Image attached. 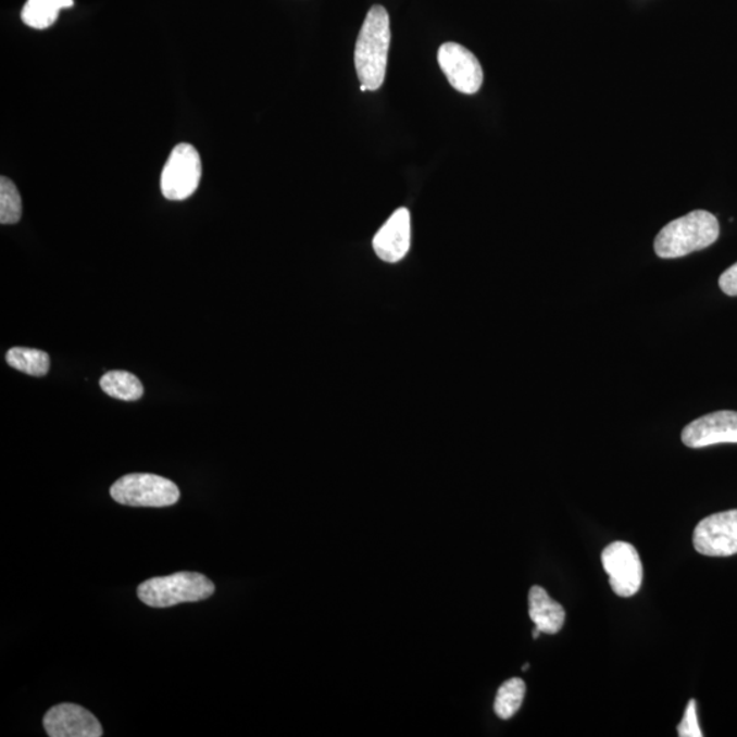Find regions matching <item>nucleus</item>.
<instances>
[{"label": "nucleus", "mask_w": 737, "mask_h": 737, "mask_svg": "<svg viewBox=\"0 0 737 737\" xmlns=\"http://www.w3.org/2000/svg\"><path fill=\"white\" fill-rule=\"evenodd\" d=\"M528 614L538 629L544 634H558L565 622V611L558 601L539 586H533L528 592Z\"/></svg>", "instance_id": "obj_12"}, {"label": "nucleus", "mask_w": 737, "mask_h": 737, "mask_svg": "<svg viewBox=\"0 0 737 737\" xmlns=\"http://www.w3.org/2000/svg\"><path fill=\"white\" fill-rule=\"evenodd\" d=\"M677 732H679L680 737L703 736L701 728H699L696 699H691V701L688 702L685 712V717H683L679 728H677Z\"/></svg>", "instance_id": "obj_18"}, {"label": "nucleus", "mask_w": 737, "mask_h": 737, "mask_svg": "<svg viewBox=\"0 0 737 737\" xmlns=\"http://www.w3.org/2000/svg\"><path fill=\"white\" fill-rule=\"evenodd\" d=\"M73 4L74 0H28L21 13V18L30 28L47 29L55 24L62 10L71 9Z\"/></svg>", "instance_id": "obj_13"}, {"label": "nucleus", "mask_w": 737, "mask_h": 737, "mask_svg": "<svg viewBox=\"0 0 737 737\" xmlns=\"http://www.w3.org/2000/svg\"><path fill=\"white\" fill-rule=\"evenodd\" d=\"M411 243V216L409 210L399 208L378 229L373 238V249L386 263H399L409 253Z\"/></svg>", "instance_id": "obj_11"}, {"label": "nucleus", "mask_w": 737, "mask_h": 737, "mask_svg": "<svg viewBox=\"0 0 737 737\" xmlns=\"http://www.w3.org/2000/svg\"><path fill=\"white\" fill-rule=\"evenodd\" d=\"M10 366L34 377L46 376L50 372V355L46 351L26 349V347H13L7 354Z\"/></svg>", "instance_id": "obj_15"}, {"label": "nucleus", "mask_w": 737, "mask_h": 737, "mask_svg": "<svg viewBox=\"0 0 737 737\" xmlns=\"http://www.w3.org/2000/svg\"><path fill=\"white\" fill-rule=\"evenodd\" d=\"M694 548L710 558L737 554V510L704 517L694 532Z\"/></svg>", "instance_id": "obj_7"}, {"label": "nucleus", "mask_w": 737, "mask_h": 737, "mask_svg": "<svg viewBox=\"0 0 737 737\" xmlns=\"http://www.w3.org/2000/svg\"><path fill=\"white\" fill-rule=\"evenodd\" d=\"M202 164L199 152L190 143H179L165 163L160 188L165 199L184 201L199 189Z\"/></svg>", "instance_id": "obj_5"}, {"label": "nucleus", "mask_w": 737, "mask_h": 737, "mask_svg": "<svg viewBox=\"0 0 737 737\" xmlns=\"http://www.w3.org/2000/svg\"><path fill=\"white\" fill-rule=\"evenodd\" d=\"M717 217L707 211H694L661 229L654 250L661 259H679L709 248L719 239Z\"/></svg>", "instance_id": "obj_2"}, {"label": "nucleus", "mask_w": 737, "mask_h": 737, "mask_svg": "<svg viewBox=\"0 0 737 737\" xmlns=\"http://www.w3.org/2000/svg\"><path fill=\"white\" fill-rule=\"evenodd\" d=\"M526 685L520 677L507 680L499 688L498 696L495 699V713L501 720L514 717L517 710L521 709L523 699H525Z\"/></svg>", "instance_id": "obj_16"}, {"label": "nucleus", "mask_w": 737, "mask_h": 737, "mask_svg": "<svg viewBox=\"0 0 737 737\" xmlns=\"http://www.w3.org/2000/svg\"><path fill=\"white\" fill-rule=\"evenodd\" d=\"M45 728L51 737H100L104 734L99 720L74 703H61L48 710Z\"/></svg>", "instance_id": "obj_10"}, {"label": "nucleus", "mask_w": 737, "mask_h": 737, "mask_svg": "<svg viewBox=\"0 0 737 737\" xmlns=\"http://www.w3.org/2000/svg\"><path fill=\"white\" fill-rule=\"evenodd\" d=\"M391 26L387 10L376 4L366 14L358 36L354 62L358 78L367 90L382 88L386 79Z\"/></svg>", "instance_id": "obj_1"}, {"label": "nucleus", "mask_w": 737, "mask_h": 737, "mask_svg": "<svg viewBox=\"0 0 737 737\" xmlns=\"http://www.w3.org/2000/svg\"><path fill=\"white\" fill-rule=\"evenodd\" d=\"M683 445L704 448L724 442L737 445V411H715L688 424L682 434Z\"/></svg>", "instance_id": "obj_9"}, {"label": "nucleus", "mask_w": 737, "mask_h": 737, "mask_svg": "<svg viewBox=\"0 0 737 737\" xmlns=\"http://www.w3.org/2000/svg\"><path fill=\"white\" fill-rule=\"evenodd\" d=\"M522 670H523V671H527V670H528V664L523 665Z\"/></svg>", "instance_id": "obj_21"}, {"label": "nucleus", "mask_w": 737, "mask_h": 737, "mask_svg": "<svg viewBox=\"0 0 737 737\" xmlns=\"http://www.w3.org/2000/svg\"><path fill=\"white\" fill-rule=\"evenodd\" d=\"M137 592L148 607L170 608L182 602L207 600L215 592V585L199 573H176L142 582Z\"/></svg>", "instance_id": "obj_3"}, {"label": "nucleus", "mask_w": 737, "mask_h": 737, "mask_svg": "<svg viewBox=\"0 0 737 737\" xmlns=\"http://www.w3.org/2000/svg\"><path fill=\"white\" fill-rule=\"evenodd\" d=\"M100 387L110 397L136 402L143 395V387L138 377L129 372L114 371L101 377Z\"/></svg>", "instance_id": "obj_14"}, {"label": "nucleus", "mask_w": 737, "mask_h": 737, "mask_svg": "<svg viewBox=\"0 0 737 737\" xmlns=\"http://www.w3.org/2000/svg\"><path fill=\"white\" fill-rule=\"evenodd\" d=\"M111 498L130 507H170L178 503L180 491L173 480L154 474H129L111 486Z\"/></svg>", "instance_id": "obj_4"}, {"label": "nucleus", "mask_w": 737, "mask_h": 737, "mask_svg": "<svg viewBox=\"0 0 737 737\" xmlns=\"http://www.w3.org/2000/svg\"><path fill=\"white\" fill-rule=\"evenodd\" d=\"M602 567L609 575V585L619 597L637 595L642 586L644 565L638 550L628 542H613L603 549Z\"/></svg>", "instance_id": "obj_6"}, {"label": "nucleus", "mask_w": 737, "mask_h": 737, "mask_svg": "<svg viewBox=\"0 0 737 737\" xmlns=\"http://www.w3.org/2000/svg\"><path fill=\"white\" fill-rule=\"evenodd\" d=\"M23 216V201H21L17 186L2 176L0 179V223L15 224Z\"/></svg>", "instance_id": "obj_17"}, {"label": "nucleus", "mask_w": 737, "mask_h": 737, "mask_svg": "<svg viewBox=\"0 0 737 737\" xmlns=\"http://www.w3.org/2000/svg\"><path fill=\"white\" fill-rule=\"evenodd\" d=\"M719 285L726 296L737 297V263L720 276Z\"/></svg>", "instance_id": "obj_19"}, {"label": "nucleus", "mask_w": 737, "mask_h": 737, "mask_svg": "<svg viewBox=\"0 0 737 737\" xmlns=\"http://www.w3.org/2000/svg\"><path fill=\"white\" fill-rule=\"evenodd\" d=\"M539 634H542V633H541V629H538V628L536 627V629H534V632H533V638H534V639H537V638L539 637Z\"/></svg>", "instance_id": "obj_20"}, {"label": "nucleus", "mask_w": 737, "mask_h": 737, "mask_svg": "<svg viewBox=\"0 0 737 737\" xmlns=\"http://www.w3.org/2000/svg\"><path fill=\"white\" fill-rule=\"evenodd\" d=\"M437 61L452 88L466 95L478 92L484 82L483 67L467 48L458 42H446L437 53Z\"/></svg>", "instance_id": "obj_8"}]
</instances>
